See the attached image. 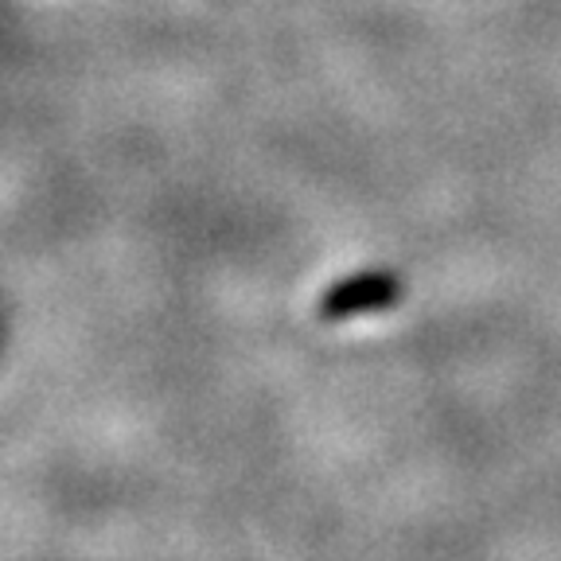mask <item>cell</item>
I'll return each mask as SVG.
<instances>
[{"instance_id":"obj_1","label":"cell","mask_w":561,"mask_h":561,"mask_svg":"<svg viewBox=\"0 0 561 561\" xmlns=\"http://www.w3.org/2000/svg\"><path fill=\"white\" fill-rule=\"evenodd\" d=\"M402 297H405V285L394 270H359L332 280L320 293V300H316V312H320L324 324H343V320L386 312V308H394Z\"/></svg>"}]
</instances>
